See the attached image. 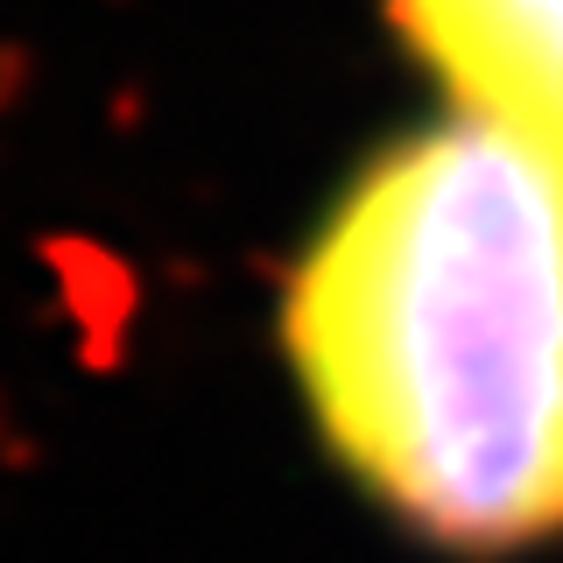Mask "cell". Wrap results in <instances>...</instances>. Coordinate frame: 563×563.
<instances>
[{
	"instance_id": "obj_1",
	"label": "cell",
	"mask_w": 563,
	"mask_h": 563,
	"mask_svg": "<svg viewBox=\"0 0 563 563\" xmlns=\"http://www.w3.org/2000/svg\"><path fill=\"white\" fill-rule=\"evenodd\" d=\"M289 352L401 515L563 528V155L486 120L387 155L296 268Z\"/></svg>"
},
{
	"instance_id": "obj_2",
	"label": "cell",
	"mask_w": 563,
	"mask_h": 563,
	"mask_svg": "<svg viewBox=\"0 0 563 563\" xmlns=\"http://www.w3.org/2000/svg\"><path fill=\"white\" fill-rule=\"evenodd\" d=\"M395 14L472 120L563 155V0H395Z\"/></svg>"
}]
</instances>
